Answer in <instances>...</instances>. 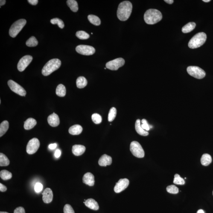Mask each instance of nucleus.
<instances>
[{"label":"nucleus","instance_id":"nucleus-24","mask_svg":"<svg viewBox=\"0 0 213 213\" xmlns=\"http://www.w3.org/2000/svg\"><path fill=\"white\" fill-rule=\"evenodd\" d=\"M196 24L194 22H190L182 27V32L184 33H190L195 28Z\"/></svg>","mask_w":213,"mask_h":213},{"label":"nucleus","instance_id":"nucleus-39","mask_svg":"<svg viewBox=\"0 0 213 213\" xmlns=\"http://www.w3.org/2000/svg\"><path fill=\"white\" fill-rule=\"evenodd\" d=\"M64 213H75L74 209H73L71 205L66 204L65 205L64 208Z\"/></svg>","mask_w":213,"mask_h":213},{"label":"nucleus","instance_id":"nucleus-34","mask_svg":"<svg viewBox=\"0 0 213 213\" xmlns=\"http://www.w3.org/2000/svg\"><path fill=\"white\" fill-rule=\"evenodd\" d=\"M76 36L79 39H86L90 37V35L87 33L82 30L77 31L76 33Z\"/></svg>","mask_w":213,"mask_h":213},{"label":"nucleus","instance_id":"nucleus-52","mask_svg":"<svg viewBox=\"0 0 213 213\" xmlns=\"http://www.w3.org/2000/svg\"></svg>","mask_w":213,"mask_h":213},{"label":"nucleus","instance_id":"nucleus-20","mask_svg":"<svg viewBox=\"0 0 213 213\" xmlns=\"http://www.w3.org/2000/svg\"><path fill=\"white\" fill-rule=\"evenodd\" d=\"M135 128L137 133L140 135H142V136H146L149 134L148 132L144 130L141 127V121L140 119H138L136 121L135 124Z\"/></svg>","mask_w":213,"mask_h":213},{"label":"nucleus","instance_id":"nucleus-44","mask_svg":"<svg viewBox=\"0 0 213 213\" xmlns=\"http://www.w3.org/2000/svg\"><path fill=\"white\" fill-rule=\"evenodd\" d=\"M7 190V187L1 183L0 184V191L1 192H5Z\"/></svg>","mask_w":213,"mask_h":213},{"label":"nucleus","instance_id":"nucleus-1","mask_svg":"<svg viewBox=\"0 0 213 213\" xmlns=\"http://www.w3.org/2000/svg\"><path fill=\"white\" fill-rule=\"evenodd\" d=\"M132 10L131 3L128 1L122 2L118 6L117 12L118 19L122 21L127 20L130 17Z\"/></svg>","mask_w":213,"mask_h":213},{"label":"nucleus","instance_id":"nucleus-31","mask_svg":"<svg viewBox=\"0 0 213 213\" xmlns=\"http://www.w3.org/2000/svg\"><path fill=\"white\" fill-rule=\"evenodd\" d=\"M0 176L4 180H8L12 178V174L10 172L6 170H2L0 172Z\"/></svg>","mask_w":213,"mask_h":213},{"label":"nucleus","instance_id":"nucleus-5","mask_svg":"<svg viewBox=\"0 0 213 213\" xmlns=\"http://www.w3.org/2000/svg\"><path fill=\"white\" fill-rule=\"evenodd\" d=\"M27 23L25 19H20L14 22L9 30V34L12 37H16Z\"/></svg>","mask_w":213,"mask_h":213},{"label":"nucleus","instance_id":"nucleus-11","mask_svg":"<svg viewBox=\"0 0 213 213\" xmlns=\"http://www.w3.org/2000/svg\"><path fill=\"white\" fill-rule=\"evenodd\" d=\"M75 50L77 53L84 55H92L95 52V49L93 47L87 45H78Z\"/></svg>","mask_w":213,"mask_h":213},{"label":"nucleus","instance_id":"nucleus-51","mask_svg":"<svg viewBox=\"0 0 213 213\" xmlns=\"http://www.w3.org/2000/svg\"><path fill=\"white\" fill-rule=\"evenodd\" d=\"M0 213H9L8 212H5V211H1Z\"/></svg>","mask_w":213,"mask_h":213},{"label":"nucleus","instance_id":"nucleus-30","mask_svg":"<svg viewBox=\"0 0 213 213\" xmlns=\"http://www.w3.org/2000/svg\"><path fill=\"white\" fill-rule=\"evenodd\" d=\"M10 164V161L6 155L0 153V166L1 167L7 166Z\"/></svg>","mask_w":213,"mask_h":213},{"label":"nucleus","instance_id":"nucleus-8","mask_svg":"<svg viewBox=\"0 0 213 213\" xmlns=\"http://www.w3.org/2000/svg\"><path fill=\"white\" fill-rule=\"evenodd\" d=\"M40 146V143L39 140L36 138H34L30 140L27 144L26 148L27 153L29 154H34L37 151Z\"/></svg>","mask_w":213,"mask_h":213},{"label":"nucleus","instance_id":"nucleus-15","mask_svg":"<svg viewBox=\"0 0 213 213\" xmlns=\"http://www.w3.org/2000/svg\"><path fill=\"white\" fill-rule=\"evenodd\" d=\"M48 121L49 124L52 127H57L60 124V120L58 115L54 112L49 116Z\"/></svg>","mask_w":213,"mask_h":213},{"label":"nucleus","instance_id":"nucleus-46","mask_svg":"<svg viewBox=\"0 0 213 213\" xmlns=\"http://www.w3.org/2000/svg\"><path fill=\"white\" fill-rule=\"evenodd\" d=\"M57 144L56 143L51 144L49 146V148L51 150H53L57 147Z\"/></svg>","mask_w":213,"mask_h":213},{"label":"nucleus","instance_id":"nucleus-26","mask_svg":"<svg viewBox=\"0 0 213 213\" xmlns=\"http://www.w3.org/2000/svg\"><path fill=\"white\" fill-rule=\"evenodd\" d=\"M9 123L7 121H3L0 124V137H1L5 134L8 130Z\"/></svg>","mask_w":213,"mask_h":213},{"label":"nucleus","instance_id":"nucleus-36","mask_svg":"<svg viewBox=\"0 0 213 213\" xmlns=\"http://www.w3.org/2000/svg\"><path fill=\"white\" fill-rule=\"evenodd\" d=\"M51 23L53 25L57 24L60 29H63L65 27V24H64L63 21L58 18H53L51 19Z\"/></svg>","mask_w":213,"mask_h":213},{"label":"nucleus","instance_id":"nucleus-29","mask_svg":"<svg viewBox=\"0 0 213 213\" xmlns=\"http://www.w3.org/2000/svg\"><path fill=\"white\" fill-rule=\"evenodd\" d=\"M67 4L73 12L76 13L78 10V4L76 1L75 0H68L67 1Z\"/></svg>","mask_w":213,"mask_h":213},{"label":"nucleus","instance_id":"nucleus-27","mask_svg":"<svg viewBox=\"0 0 213 213\" xmlns=\"http://www.w3.org/2000/svg\"><path fill=\"white\" fill-rule=\"evenodd\" d=\"M90 22L94 25L99 26L101 24V20L98 16L94 15H90L88 16Z\"/></svg>","mask_w":213,"mask_h":213},{"label":"nucleus","instance_id":"nucleus-19","mask_svg":"<svg viewBox=\"0 0 213 213\" xmlns=\"http://www.w3.org/2000/svg\"><path fill=\"white\" fill-rule=\"evenodd\" d=\"M84 203H85V206L94 210H98L99 208L98 202L94 199H88L84 202Z\"/></svg>","mask_w":213,"mask_h":213},{"label":"nucleus","instance_id":"nucleus-49","mask_svg":"<svg viewBox=\"0 0 213 213\" xmlns=\"http://www.w3.org/2000/svg\"><path fill=\"white\" fill-rule=\"evenodd\" d=\"M197 213H205L204 211L202 210H199L198 211Z\"/></svg>","mask_w":213,"mask_h":213},{"label":"nucleus","instance_id":"nucleus-17","mask_svg":"<svg viewBox=\"0 0 213 213\" xmlns=\"http://www.w3.org/2000/svg\"><path fill=\"white\" fill-rule=\"evenodd\" d=\"M83 182L89 186H93L94 184V176L92 173H87L84 175L83 179Z\"/></svg>","mask_w":213,"mask_h":213},{"label":"nucleus","instance_id":"nucleus-10","mask_svg":"<svg viewBox=\"0 0 213 213\" xmlns=\"http://www.w3.org/2000/svg\"><path fill=\"white\" fill-rule=\"evenodd\" d=\"M125 60L122 58L110 61L106 64V68L112 70H117L119 68L124 66Z\"/></svg>","mask_w":213,"mask_h":213},{"label":"nucleus","instance_id":"nucleus-14","mask_svg":"<svg viewBox=\"0 0 213 213\" xmlns=\"http://www.w3.org/2000/svg\"><path fill=\"white\" fill-rule=\"evenodd\" d=\"M42 194V199L44 202L45 203H49L52 202L53 199V193L51 189L49 188L45 189Z\"/></svg>","mask_w":213,"mask_h":213},{"label":"nucleus","instance_id":"nucleus-48","mask_svg":"<svg viewBox=\"0 0 213 213\" xmlns=\"http://www.w3.org/2000/svg\"><path fill=\"white\" fill-rule=\"evenodd\" d=\"M6 1L5 0H1L0 1V5H1V6L4 5L5 4Z\"/></svg>","mask_w":213,"mask_h":213},{"label":"nucleus","instance_id":"nucleus-13","mask_svg":"<svg viewBox=\"0 0 213 213\" xmlns=\"http://www.w3.org/2000/svg\"><path fill=\"white\" fill-rule=\"evenodd\" d=\"M129 180L127 179H121L116 184L114 190L115 192L120 193L128 186Z\"/></svg>","mask_w":213,"mask_h":213},{"label":"nucleus","instance_id":"nucleus-2","mask_svg":"<svg viewBox=\"0 0 213 213\" xmlns=\"http://www.w3.org/2000/svg\"><path fill=\"white\" fill-rule=\"evenodd\" d=\"M144 21L149 25L157 23L162 19V15L159 11L154 9L147 10L144 14Z\"/></svg>","mask_w":213,"mask_h":213},{"label":"nucleus","instance_id":"nucleus-25","mask_svg":"<svg viewBox=\"0 0 213 213\" xmlns=\"http://www.w3.org/2000/svg\"><path fill=\"white\" fill-rule=\"evenodd\" d=\"M87 85V81L85 77H79L76 80V85L79 89H82L85 87Z\"/></svg>","mask_w":213,"mask_h":213},{"label":"nucleus","instance_id":"nucleus-16","mask_svg":"<svg viewBox=\"0 0 213 213\" xmlns=\"http://www.w3.org/2000/svg\"><path fill=\"white\" fill-rule=\"evenodd\" d=\"M112 159L111 156L106 154L102 155L98 161L99 165L101 166L105 167L111 165L112 164Z\"/></svg>","mask_w":213,"mask_h":213},{"label":"nucleus","instance_id":"nucleus-42","mask_svg":"<svg viewBox=\"0 0 213 213\" xmlns=\"http://www.w3.org/2000/svg\"><path fill=\"white\" fill-rule=\"evenodd\" d=\"M14 213H25V209L22 207H19L14 210Z\"/></svg>","mask_w":213,"mask_h":213},{"label":"nucleus","instance_id":"nucleus-35","mask_svg":"<svg viewBox=\"0 0 213 213\" xmlns=\"http://www.w3.org/2000/svg\"><path fill=\"white\" fill-rule=\"evenodd\" d=\"M173 183L176 184L183 185L184 184L185 182L184 179L180 177L179 174H175Z\"/></svg>","mask_w":213,"mask_h":213},{"label":"nucleus","instance_id":"nucleus-7","mask_svg":"<svg viewBox=\"0 0 213 213\" xmlns=\"http://www.w3.org/2000/svg\"><path fill=\"white\" fill-rule=\"evenodd\" d=\"M187 71L190 75L198 79L203 78L206 75L205 71L198 66H189L187 68Z\"/></svg>","mask_w":213,"mask_h":213},{"label":"nucleus","instance_id":"nucleus-22","mask_svg":"<svg viewBox=\"0 0 213 213\" xmlns=\"http://www.w3.org/2000/svg\"><path fill=\"white\" fill-rule=\"evenodd\" d=\"M37 124L36 120L33 118H29L24 123V128L26 130H30L34 127Z\"/></svg>","mask_w":213,"mask_h":213},{"label":"nucleus","instance_id":"nucleus-47","mask_svg":"<svg viewBox=\"0 0 213 213\" xmlns=\"http://www.w3.org/2000/svg\"><path fill=\"white\" fill-rule=\"evenodd\" d=\"M164 1L167 3L170 4H172L173 2H174V1H173V0H165Z\"/></svg>","mask_w":213,"mask_h":213},{"label":"nucleus","instance_id":"nucleus-9","mask_svg":"<svg viewBox=\"0 0 213 213\" xmlns=\"http://www.w3.org/2000/svg\"><path fill=\"white\" fill-rule=\"evenodd\" d=\"M8 84L10 89L13 92L19 94V95L25 96L26 92L23 87L12 80H9Z\"/></svg>","mask_w":213,"mask_h":213},{"label":"nucleus","instance_id":"nucleus-4","mask_svg":"<svg viewBox=\"0 0 213 213\" xmlns=\"http://www.w3.org/2000/svg\"><path fill=\"white\" fill-rule=\"evenodd\" d=\"M206 35L204 33H197L190 39L188 46L191 49H196L202 46L206 42Z\"/></svg>","mask_w":213,"mask_h":213},{"label":"nucleus","instance_id":"nucleus-33","mask_svg":"<svg viewBox=\"0 0 213 213\" xmlns=\"http://www.w3.org/2000/svg\"><path fill=\"white\" fill-rule=\"evenodd\" d=\"M117 111L115 107H112L109 111L108 119V121L111 122L113 121L116 117Z\"/></svg>","mask_w":213,"mask_h":213},{"label":"nucleus","instance_id":"nucleus-21","mask_svg":"<svg viewBox=\"0 0 213 213\" xmlns=\"http://www.w3.org/2000/svg\"><path fill=\"white\" fill-rule=\"evenodd\" d=\"M83 128L80 125H74L71 126L69 129V132L72 135H78L81 133Z\"/></svg>","mask_w":213,"mask_h":213},{"label":"nucleus","instance_id":"nucleus-12","mask_svg":"<svg viewBox=\"0 0 213 213\" xmlns=\"http://www.w3.org/2000/svg\"><path fill=\"white\" fill-rule=\"evenodd\" d=\"M33 57L30 55H25L19 60L18 64V69L20 71H23L31 63Z\"/></svg>","mask_w":213,"mask_h":213},{"label":"nucleus","instance_id":"nucleus-41","mask_svg":"<svg viewBox=\"0 0 213 213\" xmlns=\"http://www.w3.org/2000/svg\"><path fill=\"white\" fill-rule=\"evenodd\" d=\"M43 188V185L42 184L39 183V182L36 183L34 186L35 191L36 193L40 192L42 191Z\"/></svg>","mask_w":213,"mask_h":213},{"label":"nucleus","instance_id":"nucleus-40","mask_svg":"<svg viewBox=\"0 0 213 213\" xmlns=\"http://www.w3.org/2000/svg\"><path fill=\"white\" fill-rule=\"evenodd\" d=\"M142 124H141V127L144 129V130L146 131H148L150 129V126L149 125L148 123L147 122V120L145 119H143L141 121Z\"/></svg>","mask_w":213,"mask_h":213},{"label":"nucleus","instance_id":"nucleus-3","mask_svg":"<svg viewBox=\"0 0 213 213\" xmlns=\"http://www.w3.org/2000/svg\"><path fill=\"white\" fill-rule=\"evenodd\" d=\"M61 65L59 59H54L49 61L44 66L42 70V74L44 76H48L52 73L59 69Z\"/></svg>","mask_w":213,"mask_h":213},{"label":"nucleus","instance_id":"nucleus-50","mask_svg":"<svg viewBox=\"0 0 213 213\" xmlns=\"http://www.w3.org/2000/svg\"><path fill=\"white\" fill-rule=\"evenodd\" d=\"M202 1L208 3L210 2L211 1L210 0H203Z\"/></svg>","mask_w":213,"mask_h":213},{"label":"nucleus","instance_id":"nucleus-45","mask_svg":"<svg viewBox=\"0 0 213 213\" xmlns=\"http://www.w3.org/2000/svg\"><path fill=\"white\" fill-rule=\"evenodd\" d=\"M28 1L30 4L33 5H36L39 2L38 0H28Z\"/></svg>","mask_w":213,"mask_h":213},{"label":"nucleus","instance_id":"nucleus-32","mask_svg":"<svg viewBox=\"0 0 213 213\" xmlns=\"http://www.w3.org/2000/svg\"><path fill=\"white\" fill-rule=\"evenodd\" d=\"M26 44L28 47H35L38 44V41L35 37L34 36H32L27 40Z\"/></svg>","mask_w":213,"mask_h":213},{"label":"nucleus","instance_id":"nucleus-43","mask_svg":"<svg viewBox=\"0 0 213 213\" xmlns=\"http://www.w3.org/2000/svg\"><path fill=\"white\" fill-rule=\"evenodd\" d=\"M61 153L60 150L59 149H57L55 153V156L56 158H59L61 156Z\"/></svg>","mask_w":213,"mask_h":213},{"label":"nucleus","instance_id":"nucleus-18","mask_svg":"<svg viewBox=\"0 0 213 213\" xmlns=\"http://www.w3.org/2000/svg\"><path fill=\"white\" fill-rule=\"evenodd\" d=\"M86 150L84 146L75 144L73 146L72 152L73 154L76 156H80L83 154Z\"/></svg>","mask_w":213,"mask_h":213},{"label":"nucleus","instance_id":"nucleus-23","mask_svg":"<svg viewBox=\"0 0 213 213\" xmlns=\"http://www.w3.org/2000/svg\"><path fill=\"white\" fill-rule=\"evenodd\" d=\"M200 162L202 165L207 166L209 165L212 162V158L210 155L208 153H205L202 155L201 158Z\"/></svg>","mask_w":213,"mask_h":213},{"label":"nucleus","instance_id":"nucleus-28","mask_svg":"<svg viewBox=\"0 0 213 213\" xmlns=\"http://www.w3.org/2000/svg\"><path fill=\"white\" fill-rule=\"evenodd\" d=\"M56 94L59 96L64 97L66 94V89L65 86L62 84L58 85L56 91Z\"/></svg>","mask_w":213,"mask_h":213},{"label":"nucleus","instance_id":"nucleus-38","mask_svg":"<svg viewBox=\"0 0 213 213\" xmlns=\"http://www.w3.org/2000/svg\"><path fill=\"white\" fill-rule=\"evenodd\" d=\"M92 119L95 124H99L101 122L102 117L98 114L94 113L92 116Z\"/></svg>","mask_w":213,"mask_h":213},{"label":"nucleus","instance_id":"nucleus-6","mask_svg":"<svg viewBox=\"0 0 213 213\" xmlns=\"http://www.w3.org/2000/svg\"><path fill=\"white\" fill-rule=\"evenodd\" d=\"M130 150L134 156L138 158H143L144 156V152L139 143L133 141L130 146Z\"/></svg>","mask_w":213,"mask_h":213},{"label":"nucleus","instance_id":"nucleus-37","mask_svg":"<svg viewBox=\"0 0 213 213\" xmlns=\"http://www.w3.org/2000/svg\"><path fill=\"white\" fill-rule=\"evenodd\" d=\"M167 191L171 194H177L179 192V188L174 185H169L166 189Z\"/></svg>","mask_w":213,"mask_h":213}]
</instances>
